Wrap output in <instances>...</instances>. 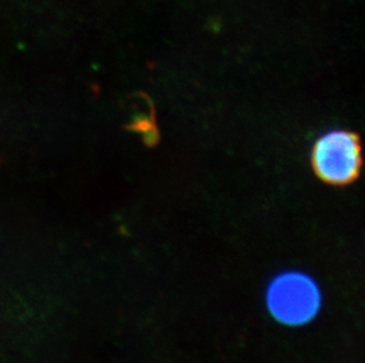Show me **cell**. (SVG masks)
<instances>
[{
    "label": "cell",
    "mask_w": 365,
    "mask_h": 363,
    "mask_svg": "<svg viewBox=\"0 0 365 363\" xmlns=\"http://www.w3.org/2000/svg\"><path fill=\"white\" fill-rule=\"evenodd\" d=\"M266 305L271 315L286 326H303L317 316L322 294L317 282L300 271H285L269 282Z\"/></svg>",
    "instance_id": "obj_1"
},
{
    "label": "cell",
    "mask_w": 365,
    "mask_h": 363,
    "mask_svg": "<svg viewBox=\"0 0 365 363\" xmlns=\"http://www.w3.org/2000/svg\"><path fill=\"white\" fill-rule=\"evenodd\" d=\"M311 164L318 179L343 186L359 179L362 170V144L352 131L334 129L314 142Z\"/></svg>",
    "instance_id": "obj_2"
}]
</instances>
